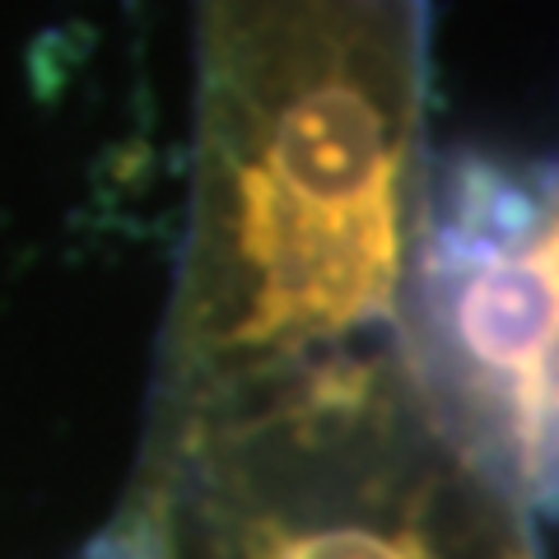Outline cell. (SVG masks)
Returning a JSON list of instances; mask_svg holds the SVG:
<instances>
[{"label":"cell","instance_id":"cell-2","mask_svg":"<svg viewBox=\"0 0 559 559\" xmlns=\"http://www.w3.org/2000/svg\"><path fill=\"white\" fill-rule=\"evenodd\" d=\"M406 359L499 485L559 503V210L550 164L452 150L425 178Z\"/></svg>","mask_w":559,"mask_h":559},{"label":"cell","instance_id":"cell-1","mask_svg":"<svg viewBox=\"0 0 559 559\" xmlns=\"http://www.w3.org/2000/svg\"><path fill=\"white\" fill-rule=\"evenodd\" d=\"M425 0H215L187 359L248 388L392 331L425 201Z\"/></svg>","mask_w":559,"mask_h":559}]
</instances>
